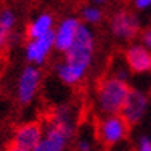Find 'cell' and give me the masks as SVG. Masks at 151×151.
Segmentation results:
<instances>
[{
    "mask_svg": "<svg viewBox=\"0 0 151 151\" xmlns=\"http://www.w3.org/2000/svg\"><path fill=\"white\" fill-rule=\"evenodd\" d=\"M8 151H26V150H22V148H17V147H14V145H12Z\"/></svg>",
    "mask_w": 151,
    "mask_h": 151,
    "instance_id": "20",
    "label": "cell"
},
{
    "mask_svg": "<svg viewBox=\"0 0 151 151\" xmlns=\"http://www.w3.org/2000/svg\"><path fill=\"white\" fill-rule=\"evenodd\" d=\"M16 25V16L11 9H3L0 12V29H5L11 32V29Z\"/></svg>",
    "mask_w": 151,
    "mask_h": 151,
    "instance_id": "14",
    "label": "cell"
},
{
    "mask_svg": "<svg viewBox=\"0 0 151 151\" xmlns=\"http://www.w3.org/2000/svg\"><path fill=\"white\" fill-rule=\"evenodd\" d=\"M128 122L120 114L106 116L99 123V137L106 145H116L128 134Z\"/></svg>",
    "mask_w": 151,
    "mask_h": 151,
    "instance_id": "4",
    "label": "cell"
},
{
    "mask_svg": "<svg viewBox=\"0 0 151 151\" xmlns=\"http://www.w3.org/2000/svg\"><path fill=\"white\" fill-rule=\"evenodd\" d=\"M127 65L134 73H147L151 71V51L143 45H133L127 50L125 54Z\"/></svg>",
    "mask_w": 151,
    "mask_h": 151,
    "instance_id": "11",
    "label": "cell"
},
{
    "mask_svg": "<svg viewBox=\"0 0 151 151\" xmlns=\"http://www.w3.org/2000/svg\"><path fill=\"white\" fill-rule=\"evenodd\" d=\"M137 151H151V140L147 136H142L139 139V145H137Z\"/></svg>",
    "mask_w": 151,
    "mask_h": 151,
    "instance_id": "15",
    "label": "cell"
},
{
    "mask_svg": "<svg viewBox=\"0 0 151 151\" xmlns=\"http://www.w3.org/2000/svg\"><path fill=\"white\" fill-rule=\"evenodd\" d=\"M54 26V19L51 14L48 12H43L40 14L37 19H34L32 22L28 25V29H26V36H28L31 40H36L39 37L45 36V34L51 32Z\"/></svg>",
    "mask_w": 151,
    "mask_h": 151,
    "instance_id": "12",
    "label": "cell"
},
{
    "mask_svg": "<svg viewBox=\"0 0 151 151\" xmlns=\"http://www.w3.org/2000/svg\"><path fill=\"white\" fill-rule=\"evenodd\" d=\"M43 133L42 127L36 122H29L22 125L14 134V143L12 145L17 148H22L26 151H32L39 145V142L42 140Z\"/></svg>",
    "mask_w": 151,
    "mask_h": 151,
    "instance_id": "10",
    "label": "cell"
},
{
    "mask_svg": "<svg viewBox=\"0 0 151 151\" xmlns=\"http://www.w3.org/2000/svg\"><path fill=\"white\" fill-rule=\"evenodd\" d=\"M54 43H56V32H54V29L36 40H29L25 48L26 60L36 65H42L46 60L48 54L54 48Z\"/></svg>",
    "mask_w": 151,
    "mask_h": 151,
    "instance_id": "8",
    "label": "cell"
},
{
    "mask_svg": "<svg viewBox=\"0 0 151 151\" xmlns=\"http://www.w3.org/2000/svg\"><path fill=\"white\" fill-rule=\"evenodd\" d=\"M39 85H40L39 68L34 65L25 66L19 77V83H17V97L20 100V104H23V105L29 104L39 90Z\"/></svg>",
    "mask_w": 151,
    "mask_h": 151,
    "instance_id": "6",
    "label": "cell"
},
{
    "mask_svg": "<svg viewBox=\"0 0 151 151\" xmlns=\"http://www.w3.org/2000/svg\"><path fill=\"white\" fill-rule=\"evenodd\" d=\"M94 56V34L82 23L77 37L71 48L65 52L63 63L57 66V76L66 85H74L83 79Z\"/></svg>",
    "mask_w": 151,
    "mask_h": 151,
    "instance_id": "1",
    "label": "cell"
},
{
    "mask_svg": "<svg viewBox=\"0 0 151 151\" xmlns=\"http://www.w3.org/2000/svg\"><path fill=\"white\" fill-rule=\"evenodd\" d=\"M77 150L79 151H91V143L88 142L86 139H82L77 143Z\"/></svg>",
    "mask_w": 151,
    "mask_h": 151,
    "instance_id": "17",
    "label": "cell"
},
{
    "mask_svg": "<svg viewBox=\"0 0 151 151\" xmlns=\"http://www.w3.org/2000/svg\"><path fill=\"white\" fill-rule=\"evenodd\" d=\"M102 11L100 8H97L96 5H90V6H85L83 9H82L80 12V17L82 20L86 23V25H96V23H99L100 20H102Z\"/></svg>",
    "mask_w": 151,
    "mask_h": 151,
    "instance_id": "13",
    "label": "cell"
},
{
    "mask_svg": "<svg viewBox=\"0 0 151 151\" xmlns=\"http://www.w3.org/2000/svg\"><path fill=\"white\" fill-rule=\"evenodd\" d=\"M134 5L137 9H147L151 6V0H134Z\"/></svg>",
    "mask_w": 151,
    "mask_h": 151,
    "instance_id": "18",
    "label": "cell"
},
{
    "mask_svg": "<svg viewBox=\"0 0 151 151\" xmlns=\"http://www.w3.org/2000/svg\"><path fill=\"white\" fill-rule=\"evenodd\" d=\"M91 2H93L94 5H102V3H105L106 0H91Z\"/></svg>",
    "mask_w": 151,
    "mask_h": 151,
    "instance_id": "21",
    "label": "cell"
},
{
    "mask_svg": "<svg viewBox=\"0 0 151 151\" xmlns=\"http://www.w3.org/2000/svg\"><path fill=\"white\" fill-rule=\"evenodd\" d=\"M8 39H9V32L5 29H0V48L5 46V43L8 42Z\"/></svg>",
    "mask_w": 151,
    "mask_h": 151,
    "instance_id": "19",
    "label": "cell"
},
{
    "mask_svg": "<svg viewBox=\"0 0 151 151\" xmlns=\"http://www.w3.org/2000/svg\"><path fill=\"white\" fill-rule=\"evenodd\" d=\"M111 32L120 40H129L137 36L140 28L139 19L129 11H119L111 17Z\"/></svg>",
    "mask_w": 151,
    "mask_h": 151,
    "instance_id": "5",
    "label": "cell"
},
{
    "mask_svg": "<svg viewBox=\"0 0 151 151\" xmlns=\"http://www.w3.org/2000/svg\"><path fill=\"white\" fill-rule=\"evenodd\" d=\"M74 133V123L71 119L70 108L62 106L57 109L54 122L46 128V131L32 151H65L70 137Z\"/></svg>",
    "mask_w": 151,
    "mask_h": 151,
    "instance_id": "2",
    "label": "cell"
},
{
    "mask_svg": "<svg viewBox=\"0 0 151 151\" xmlns=\"http://www.w3.org/2000/svg\"><path fill=\"white\" fill-rule=\"evenodd\" d=\"M131 88L127 82L116 77H106L99 83L97 88V106L106 116L122 113V108L128 99Z\"/></svg>",
    "mask_w": 151,
    "mask_h": 151,
    "instance_id": "3",
    "label": "cell"
},
{
    "mask_svg": "<svg viewBox=\"0 0 151 151\" xmlns=\"http://www.w3.org/2000/svg\"><path fill=\"white\" fill-rule=\"evenodd\" d=\"M147 108H148L147 94L139 90H131L128 94L125 105L122 108L120 116L128 122V125H136V123H139L143 119V116L147 113Z\"/></svg>",
    "mask_w": 151,
    "mask_h": 151,
    "instance_id": "7",
    "label": "cell"
},
{
    "mask_svg": "<svg viewBox=\"0 0 151 151\" xmlns=\"http://www.w3.org/2000/svg\"><path fill=\"white\" fill-rule=\"evenodd\" d=\"M142 42H143V46L151 51V29H147L142 34Z\"/></svg>",
    "mask_w": 151,
    "mask_h": 151,
    "instance_id": "16",
    "label": "cell"
},
{
    "mask_svg": "<svg viewBox=\"0 0 151 151\" xmlns=\"http://www.w3.org/2000/svg\"><path fill=\"white\" fill-rule=\"evenodd\" d=\"M80 22L79 19L76 17H66L59 23V26L54 32H56V43H54V48L60 52H66L71 48V45L74 43L76 37H77V32L80 28Z\"/></svg>",
    "mask_w": 151,
    "mask_h": 151,
    "instance_id": "9",
    "label": "cell"
},
{
    "mask_svg": "<svg viewBox=\"0 0 151 151\" xmlns=\"http://www.w3.org/2000/svg\"><path fill=\"white\" fill-rule=\"evenodd\" d=\"M0 12H2V11H0Z\"/></svg>",
    "mask_w": 151,
    "mask_h": 151,
    "instance_id": "22",
    "label": "cell"
}]
</instances>
